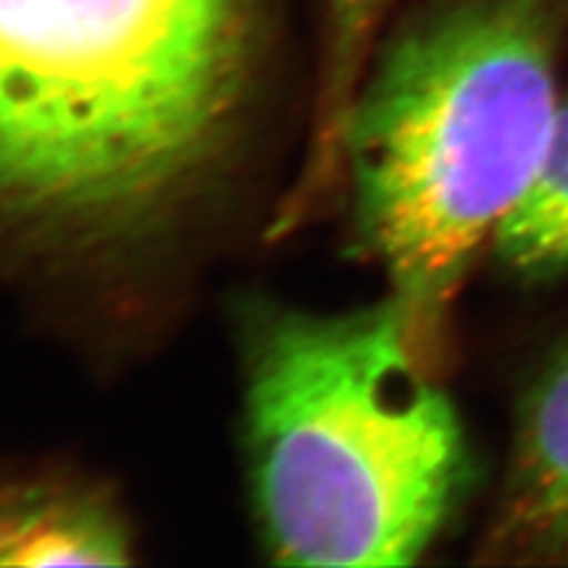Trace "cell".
Here are the masks:
<instances>
[{"label":"cell","mask_w":568,"mask_h":568,"mask_svg":"<svg viewBox=\"0 0 568 568\" xmlns=\"http://www.w3.org/2000/svg\"><path fill=\"white\" fill-rule=\"evenodd\" d=\"M500 545L568 556V347L527 400Z\"/></svg>","instance_id":"cell-4"},{"label":"cell","mask_w":568,"mask_h":568,"mask_svg":"<svg viewBox=\"0 0 568 568\" xmlns=\"http://www.w3.org/2000/svg\"><path fill=\"white\" fill-rule=\"evenodd\" d=\"M506 266L524 276L568 272V101L560 103L556 134L535 187L495 237Z\"/></svg>","instance_id":"cell-7"},{"label":"cell","mask_w":568,"mask_h":568,"mask_svg":"<svg viewBox=\"0 0 568 568\" xmlns=\"http://www.w3.org/2000/svg\"><path fill=\"white\" fill-rule=\"evenodd\" d=\"M116 510L88 489L38 485L0 495V566H126Z\"/></svg>","instance_id":"cell-5"},{"label":"cell","mask_w":568,"mask_h":568,"mask_svg":"<svg viewBox=\"0 0 568 568\" xmlns=\"http://www.w3.org/2000/svg\"><path fill=\"white\" fill-rule=\"evenodd\" d=\"M393 297L255 332L247 450L280 566H414L466 477L458 414Z\"/></svg>","instance_id":"cell-3"},{"label":"cell","mask_w":568,"mask_h":568,"mask_svg":"<svg viewBox=\"0 0 568 568\" xmlns=\"http://www.w3.org/2000/svg\"><path fill=\"white\" fill-rule=\"evenodd\" d=\"M568 0H450L361 84L343 138L355 234L429 355L556 134Z\"/></svg>","instance_id":"cell-2"},{"label":"cell","mask_w":568,"mask_h":568,"mask_svg":"<svg viewBox=\"0 0 568 568\" xmlns=\"http://www.w3.org/2000/svg\"><path fill=\"white\" fill-rule=\"evenodd\" d=\"M255 0H0V205L109 234L166 209L230 132Z\"/></svg>","instance_id":"cell-1"},{"label":"cell","mask_w":568,"mask_h":568,"mask_svg":"<svg viewBox=\"0 0 568 568\" xmlns=\"http://www.w3.org/2000/svg\"><path fill=\"white\" fill-rule=\"evenodd\" d=\"M393 0H326V69L318 98V119L314 145L305 163L303 182L293 193L287 211H282L284 226L295 224V216L308 211L322 195L326 180L343 163V138L353 103L366 80V59L382 17Z\"/></svg>","instance_id":"cell-6"}]
</instances>
